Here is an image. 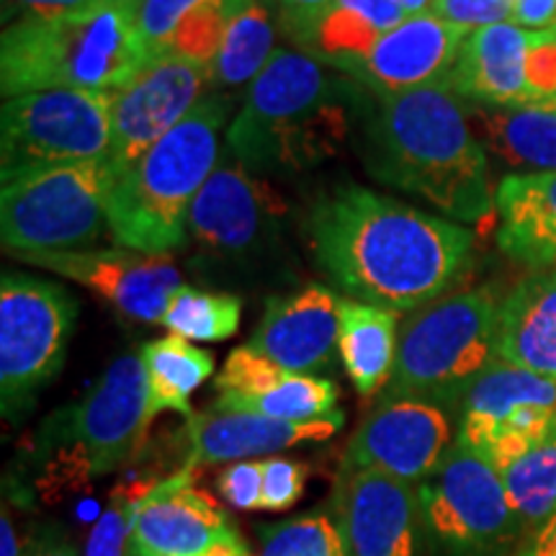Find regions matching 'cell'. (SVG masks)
<instances>
[{
	"instance_id": "6da1fadb",
	"label": "cell",
	"mask_w": 556,
	"mask_h": 556,
	"mask_svg": "<svg viewBox=\"0 0 556 556\" xmlns=\"http://www.w3.org/2000/svg\"><path fill=\"white\" fill-rule=\"evenodd\" d=\"M309 248L340 289L392 312L443 299L471 263L475 235L364 186H340L312 206Z\"/></svg>"
},
{
	"instance_id": "7a4b0ae2",
	"label": "cell",
	"mask_w": 556,
	"mask_h": 556,
	"mask_svg": "<svg viewBox=\"0 0 556 556\" xmlns=\"http://www.w3.org/2000/svg\"><path fill=\"white\" fill-rule=\"evenodd\" d=\"M366 170L426 199L451 219L479 225L495 214L484 148L448 80L379 99L364 131Z\"/></svg>"
},
{
	"instance_id": "3957f363",
	"label": "cell",
	"mask_w": 556,
	"mask_h": 556,
	"mask_svg": "<svg viewBox=\"0 0 556 556\" xmlns=\"http://www.w3.org/2000/svg\"><path fill=\"white\" fill-rule=\"evenodd\" d=\"M364 86L307 52L276 50L227 129L229 157L253 173L294 176L343 152Z\"/></svg>"
},
{
	"instance_id": "277c9868",
	"label": "cell",
	"mask_w": 556,
	"mask_h": 556,
	"mask_svg": "<svg viewBox=\"0 0 556 556\" xmlns=\"http://www.w3.org/2000/svg\"><path fill=\"white\" fill-rule=\"evenodd\" d=\"M152 58L131 11L109 3L58 18H18L0 37L5 101L39 90L116 93Z\"/></svg>"
},
{
	"instance_id": "5b68a950",
	"label": "cell",
	"mask_w": 556,
	"mask_h": 556,
	"mask_svg": "<svg viewBox=\"0 0 556 556\" xmlns=\"http://www.w3.org/2000/svg\"><path fill=\"white\" fill-rule=\"evenodd\" d=\"M227 116L225 96H204L137 163L111 173L109 229L119 245L150 255L184 245L193 199L219 165Z\"/></svg>"
},
{
	"instance_id": "8992f818",
	"label": "cell",
	"mask_w": 556,
	"mask_h": 556,
	"mask_svg": "<svg viewBox=\"0 0 556 556\" xmlns=\"http://www.w3.org/2000/svg\"><path fill=\"white\" fill-rule=\"evenodd\" d=\"M500 302L492 289L458 291L415 309L402 325L397 356L379 400H420L456 409L495 361Z\"/></svg>"
},
{
	"instance_id": "52a82bcc",
	"label": "cell",
	"mask_w": 556,
	"mask_h": 556,
	"mask_svg": "<svg viewBox=\"0 0 556 556\" xmlns=\"http://www.w3.org/2000/svg\"><path fill=\"white\" fill-rule=\"evenodd\" d=\"M106 160L58 165L3 180L0 232L16 255L86 250L109 227Z\"/></svg>"
},
{
	"instance_id": "ba28073f",
	"label": "cell",
	"mask_w": 556,
	"mask_h": 556,
	"mask_svg": "<svg viewBox=\"0 0 556 556\" xmlns=\"http://www.w3.org/2000/svg\"><path fill=\"white\" fill-rule=\"evenodd\" d=\"M78 304L60 283L29 274L0 281V407L11 422L24 420L41 389L58 377Z\"/></svg>"
},
{
	"instance_id": "9c48e42d",
	"label": "cell",
	"mask_w": 556,
	"mask_h": 556,
	"mask_svg": "<svg viewBox=\"0 0 556 556\" xmlns=\"http://www.w3.org/2000/svg\"><path fill=\"white\" fill-rule=\"evenodd\" d=\"M114 93L39 90L9 99L0 109L3 180L24 173L111 157Z\"/></svg>"
},
{
	"instance_id": "30bf717a",
	"label": "cell",
	"mask_w": 556,
	"mask_h": 556,
	"mask_svg": "<svg viewBox=\"0 0 556 556\" xmlns=\"http://www.w3.org/2000/svg\"><path fill=\"white\" fill-rule=\"evenodd\" d=\"M420 500L428 536L451 556H495L523 531L500 469L458 441L420 484Z\"/></svg>"
},
{
	"instance_id": "8fae6325",
	"label": "cell",
	"mask_w": 556,
	"mask_h": 556,
	"mask_svg": "<svg viewBox=\"0 0 556 556\" xmlns=\"http://www.w3.org/2000/svg\"><path fill=\"white\" fill-rule=\"evenodd\" d=\"M150 381L142 353H124L109 364L86 400L50 417L41 435L70 443L90 477H103L131 462L152 422Z\"/></svg>"
},
{
	"instance_id": "7c38bea8",
	"label": "cell",
	"mask_w": 556,
	"mask_h": 556,
	"mask_svg": "<svg viewBox=\"0 0 556 556\" xmlns=\"http://www.w3.org/2000/svg\"><path fill=\"white\" fill-rule=\"evenodd\" d=\"M456 420V441L503 471L554 426L556 381L495 358L471 381Z\"/></svg>"
},
{
	"instance_id": "4fadbf2b",
	"label": "cell",
	"mask_w": 556,
	"mask_h": 556,
	"mask_svg": "<svg viewBox=\"0 0 556 556\" xmlns=\"http://www.w3.org/2000/svg\"><path fill=\"white\" fill-rule=\"evenodd\" d=\"M208 67L178 58L157 54L111 99V173L127 170L131 163L160 142L168 131L189 116L204 99Z\"/></svg>"
},
{
	"instance_id": "5bb4252c",
	"label": "cell",
	"mask_w": 556,
	"mask_h": 556,
	"mask_svg": "<svg viewBox=\"0 0 556 556\" xmlns=\"http://www.w3.org/2000/svg\"><path fill=\"white\" fill-rule=\"evenodd\" d=\"M451 446L448 409L420 400H379L348 441L340 471H381L420 486Z\"/></svg>"
},
{
	"instance_id": "9a60e30c",
	"label": "cell",
	"mask_w": 556,
	"mask_h": 556,
	"mask_svg": "<svg viewBox=\"0 0 556 556\" xmlns=\"http://www.w3.org/2000/svg\"><path fill=\"white\" fill-rule=\"evenodd\" d=\"M129 546L152 556H253L227 513L193 486V467L157 482L137 505Z\"/></svg>"
},
{
	"instance_id": "2e32d148",
	"label": "cell",
	"mask_w": 556,
	"mask_h": 556,
	"mask_svg": "<svg viewBox=\"0 0 556 556\" xmlns=\"http://www.w3.org/2000/svg\"><path fill=\"white\" fill-rule=\"evenodd\" d=\"M332 518L348 556H420L426 541L420 486L381 471H340Z\"/></svg>"
},
{
	"instance_id": "e0dca14e",
	"label": "cell",
	"mask_w": 556,
	"mask_h": 556,
	"mask_svg": "<svg viewBox=\"0 0 556 556\" xmlns=\"http://www.w3.org/2000/svg\"><path fill=\"white\" fill-rule=\"evenodd\" d=\"M16 258L73 278L109 302L116 315L142 325H163L173 294L184 287L170 255H150L139 250H73Z\"/></svg>"
},
{
	"instance_id": "ac0fdd59",
	"label": "cell",
	"mask_w": 556,
	"mask_h": 556,
	"mask_svg": "<svg viewBox=\"0 0 556 556\" xmlns=\"http://www.w3.org/2000/svg\"><path fill=\"white\" fill-rule=\"evenodd\" d=\"M283 208L266 180L250 176L235 157L222 160L193 199L189 229L206 253L245 258L274 238Z\"/></svg>"
},
{
	"instance_id": "d6986e66",
	"label": "cell",
	"mask_w": 556,
	"mask_h": 556,
	"mask_svg": "<svg viewBox=\"0 0 556 556\" xmlns=\"http://www.w3.org/2000/svg\"><path fill=\"white\" fill-rule=\"evenodd\" d=\"M214 409L253 413L274 420L312 422L338 413V387L330 379L294 374L250 345L235 348L217 374Z\"/></svg>"
},
{
	"instance_id": "ffe728a7",
	"label": "cell",
	"mask_w": 556,
	"mask_h": 556,
	"mask_svg": "<svg viewBox=\"0 0 556 556\" xmlns=\"http://www.w3.org/2000/svg\"><path fill=\"white\" fill-rule=\"evenodd\" d=\"M340 302L323 283L270 296L248 345L287 371L312 377L328 371L336 364Z\"/></svg>"
},
{
	"instance_id": "44dd1931",
	"label": "cell",
	"mask_w": 556,
	"mask_h": 556,
	"mask_svg": "<svg viewBox=\"0 0 556 556\" xmlns=\"http://www.w3.org/2000/svg\"><path fill=\"white\" fill-rule=\"evenodd\" d=\"M469 31L435 13L407 18L387 31L351 78L379 99L409 93L448 80Z\"/></svg>"
},
{
	"instance_id": "7402d4cb",
	"label": "cell",
	"mask_w": 556,
	"mask_h": 556,
	"mask_svg": "<svg viewBox=\"0 0 556 556\" xmlns=\"http://www.w3.org/2000/svg\"><path fill=\"white\" fill-rule=\"evenodd\" d=\"M345 415L338 413L312 422L274 420L253 413H222L208 407L206 413H193L186 422L189 456L186 467L206 464L242 462L250 456H266L276 451L299 446V443L328 441L343 428Z\"/></svg>"
},
{
	"instance_id": "603a6c76",
	"label": "cell",
	"mask_w": 556,
	"mask_h": 556,
	"mask_svg": "<svg viewBox=\"0 0 556 556\" xmlns=\"http://www.w3.org/2000/svg\"><path fill=\"white\" fill-rule=\"evenodd\" d=\"M531 31L516 24H495L469 31L448 86L456 96L490 109L533 106L526 83Z\"/></svg>"
},
{
	"instance_id": "cb8c5ba5",
	"label": "cell",
	"mask_w": 556,
	"mask_h": 556,
	"mask_svg": "<svg viewBox=\"0 0 556 556\" xmlns=\"http://www.w3.org/2000/svg\"><path fill=\"white\" fill-rule=\"evenodd\" d=\"M497 242L533 270H556V173H518L500 180Z\"/></svg>"
},
{
	"instance_id": "d4e9b609",
	"label": "cell",
	"mask_w": 556,
	"mask_h": 556,
	"mask_svg": "<svg viewBox=\"0 0 556 556\" xmlns=\"http://www.w3.org/2000/svg\"><path fill=\"white\" fill-rule=\"evenodd\" d=\"M495 356L556 381V270L528 278L500 304Z\"/></svg>"
},
{
	"instance_id": "484cf974",
	"label": "cell",
	"mask_w": 556,
	"mask_h": 556,
	"mask_svg": "<svg viewBox=\"0 0 556 556\" xmlns=\"http://www.w3.org/2000/svg\"><path fill=\"white\" fill-rule=\"evenodd\" d=\"M405 21L407 13L392 0H336L319 21L307 54L338 73L353 75L379 39Z\"/></svg>"
},
{
	"instance_id": "4316f807",
	"label": "cell",
	"mask_w": 556,
	"mask_h": 556,
	"mask_svg": "<svg viewBox=\"0 0 556 556\" xmlns=\"http://www.w3.org/2000/svg\"><path fill=\"white\" fill-rule=\"evenodd\" d=\"M340 358L361 397L389 384L397 356V312L366 302H340Z\"/></svg>"
},
{
	"instance_id": "83f0119b",
	"label": "cell",
	"mask_w": 556,
	"mask_h": 556,
	"mask_svg": "<svg viewBox=\"0 0 556 556\" xmlns=\"http://www.w3.org/2000/svg\"><path fill=\"white\" fill-rule=\"evenodd\" d=\"M486 150L513 168L556 173V106L471 111Z\"/></svg>"
},
{
	"instance_id": "f1b7e54d",
	"label": "cell",
	"mask_w": 556,
	"mask_h": 556,
	"mask_svg": "<svg viewBox=\"0 0 556 556\" xmlns=\"http://www.w3.org/2000/svg\"><path fill=\"white\" fill-rule=\"evenodd\" d=\"M276 21L268 0H229L227 29L208 67L217 88H240L253 83L274 58Z\"/></svg>"
},
{
	"instance_id": "f546056e",
	"label": "cell",
	"mask_w": 556,
	"mask_h": 556,
	"mask_svg": "<svg viewBox=\"0 0 556 556\" xmlns=\"http://www.w3.org/2000/svg\"><path fill=\"white\" fill-rule=\"evenodd\" d=\"M142 361L148 368L152 415L180 413L191 417V394L214 374L212 353L168 336L144 345Z\"/></svg>"
},
{
	"instance_id": "4dcf8cb0",
	"label": "cell",
	"mask_w": 556,
	"mask_h": 556,
	"mask_svg": "<svg viewBox=\"0 0 556 556\" xmlns=\"http://www.w3.org/2000/svg\"><path fill=\"white\" fill-rule=\"evenodd\" d=\"M505 482L507 500L523 531L544 523L556 513V420L548 433L536 446H531L523 456L507 464L500 471Z\"/></svg>"
},
{
	"instance_id": "1f68e13d",
	"label": "cell",
	"mask_w": 556,
	"mask_h": 556,
	"mask_svg": "<svg viewBox=\"0 0 556 556\" xmlns=\"http://www.w3.org/2000/svg\"><path fill=\"white\" fill-rule=\"evenodd\" d=\"M242 302L225 291H206L197 287H180L173 294L163 325L173 336L201 343H219L232 338L240 328Z\"/></svg>"
},
{
	"instance_id": "d6a6232c",
	"label": "cell",
	"mask_w": 556,
	"mask_h": 556,
	"mask_svg": "<svg viewBox=\"0 0 556 556\" xmlns=\"http://www.w3.org/2000/svg\"><path fill=\"white\" fill-rule=\"evenodd\" d=\"M261 556H348L336 518L325 513L258 528Z\"/></svg>"
},
{
	"instance_id": "836d02e7",
	"label": "cell",
	"mask_w": 556,
	"mask_h": 556,
	"mask_svg": "<svg viewBox=\"0 0 556 556\" xmlns=\"http://www.w3.org/2000/svg\"><path fill=\"white\" fill-rule=\"evenodd\" d=\"M227 16L229 0H208V3L199 5L197 11H191L180 21L168 54H178V58L197 62V65L212 67L222 47V37H225Z\"/></svg>"
},
{
	"instance_id": "e575fe53",
	"label": "cell",
	"mask_w": 556,
	"mask_h": 556,
	"mask_svg": "<svg viewBox=\"0 0 556 556\" xmlns=\"http://www.w3.org/2000/svg\"><path fill=\"white\" fill-rule=\"evenodd\" d=\"M204 3H208V0H142L135 18L139 37L148 47L150 58L168 54L180 21Z\"/></svg>"
},
{
	"instance_id": "d590c367",
	"label": "cell",
	"mask_w": 556,
	"mask_h": 556,
	"mask_svg": "<svg viewBox=\"0 0 556 556\" xmlns=\"http://www.w3.org/2000/svg\"><path fill=\"white\" fill-rule=\"evenodd\" d=\"M135 510L137 505L116 490L111 505L101 513L99 523L90 528L86 554L83 556H127Z\"/></svg>"
},
{
	"instance_id": "8d00e7d4",
	"label": "cell",
	"mask_w": 556,
	"mask_h": 556,
	"mask_svg": "<svg viewBox=\"0 0 556 556\" xmlns=\"http://www.w3.org/2000/svg\"><path fill=\"white\" fill-rule=\"evenodd\" d=\"M309 467L291 458H266L263 462V500L261 510L283 513L291 510L304 495Z\"/></svg>"
},
{
	"instance_id": "74e56055",
	"label": "cell",
	"mask_w": 556,
	"mask_h": 556,
	"mask_svg": "<svg viewBox=\"0 0 556 556\" xmlns=\"http://www.w3.org/2000/svg\"><path fill=\"white\" fill-rule=\"evenodd\" d=\"M526 83L533 106H556V34L531 31Z\"/></svg>"
},
{
	"instance_id": "f35d334b",
	"label": "cell",
	"mask_w": 556,
	"mask_h": 556,
	"mask_svg": "<svg viewBox=\"0 0 556 556\" xmlns=\"http://www.w3.org/2000/svg\"><path fill=\"white\" fill-rule=\"evenodd\" d=\"M430 13L448 24L462 26V29L475 31L513 18V0H433Z\"/></svg>"
},
{
	"instance_id": "ab89813d",
	"label": "cell",
	"mask_w": 556,
	"mask_h": 556,
	"mask_svg": "<svg viewBox=\"0 0 556 556\" xmlns=\"http://www.w3.org/2000/svg\"><path fill=\"white\" fill-rule=\"evenodd\" d=\"M219 495L235 510H261L263 500V462H238L222 469L217 477Z\"/></svg>"
},
{
	"instance_id": "60d3db41",
	"label": "cell",
	"mask_w": 556,
	"mask_h": 556,
	"mask_svg": "<svg viewBox=\"0 0 556 556\" xmlns=\"http://www.w3.org/2000/svg\"><path fill=\"white\" fill-rule=\"evenodd\" d=\"M278 18H281L283 31L291 41L302 47V52L309 50L315 31L325 13L332 9L336 0H276Z\"/></svg>"
},
{
	"instance_id": "b9f144b4",
	"label": "cell",
	"mask_w": 556,
	"mask_h": 556,
	"mask_svg": "<svg viewBox=\"0 0 556 556\" xmlns=\"http://www.w3.org/2000/svg\"><path fill=\"white\" fill-rule=\"evenodd\" d=\"M99 0H3V18L11 24L18 18H58L83 11Z\"/></svg>"
},
{
	"instance_id": "7bdbcfd3",
	"label": "cell",
	"mask_w": 556,
	"mask_h": 556,
	"mask_svg": "<svg viewBox=\"0 0 556 556\" xmlns=\"http://www.w3.org/2000/svg\"><path fill=\"white\" fill-rule=\"evenodd\" d=\"M21 556H83L75 546V541L67 536V531L58 523L39 528L34 536L26 541V548Z\"/></svg>"
},
{
	"instance_id": "ee69618b",
	"label": "cell",
	"mask_w": 556,
	"mask_h": 556,
	"mask_svg": "<svg viewBox=\"0 0 556 556\" xmlns=\"http://www.w3.org/2000/svg\"><path fill=\"white\" fill-rule=\"evenodd\" d=\"M513 21L526 31H552L556 26V0H513Z\"/></svg>"
},
{
	"instance_id": "f6af8a7d",
	"label": "cell",
	"mask_w": 556,
	"mask_h": 556,
	"mask_svg": "<svg viewBox=\"0 0 556 556\" xmlns=\"http://www.w3.org/2000/svg\"><path fill=\"white\" fill-rule=\"evenodd\" d=\"M513 556H556V513L528 531Z\"/></svg>"
},
{
	"instance_id": "bcb514c9",
	"label": "cell",
	"mask_w": 556,
	"mask_h": 556,
	"mask_svg": "<svg viewBox=\"0 0 556 556\" xmlns=\"http://www.w3.org/2000/svg\"><path fill=\"white\" fill-rule=\"evenodd\" d=\"M24 548L18 546L16 526H13V518L9 507H3V518H0V556H21Z\"/></svg>"
},
{
	"instance_id": "7dc6e473",
	"label": "cell",
	"mask_w": 556,
	"mask_h": 556,
	"mask_svg": "<svg viewBox=\"0 0 556 556\" xmlns=\"http://www.w3.org/2000/svg\"><path fill=\"white\" fill-rule=\"evenodd\" d=\"M392 3H397L407 13V18L422 16V13H430V9H433V0H392Z\"/></svg>"
},
{
	"instance_id": "c3c4849f",
	"label": "cell",
	"mask_w": 556,
	"mask_h": 556,
	"mask_svg": "<svg viewBox=\"0 0 556 556\" xmlns=\"http://www.w3.org/2000/svg\"><path fill=\"white\" fill-rule=\"evenodd\" d=\"M101 3H109V5H116V9L137 13L139 5H142V0H101Z\"/></svg>"
},
{
	"instance_id": "681fc988",
	"label": "cell",
	"mask_w": 556,
	"mask_h": 556,
	"mask_svg": "<svg viewBox=\"0 0 556 556\" xmlns=\"http://www.w3.org/2000/svg\"><path fill=\"white\" fill-rule=\"evenodd\" d=\"M127 556H152V554H148V552H139V548L129 546V554H127Z\"/></svg>"
},
{
	"instance_id": "f907efd6",
	"label": "cell",
	"mask_w": 556,
	"mask_h": 556,
	"mask_svg": "<svg viewBox=\"0 0 556 556\" xmlns=\"http://www.w3.org/2000/svg\"><path fill=\"white\" fill-rule=\"evenodd\" d=\"M552 31H554V34H556V26H554V29H552Z\"/></svg>"
}]
</instances>
